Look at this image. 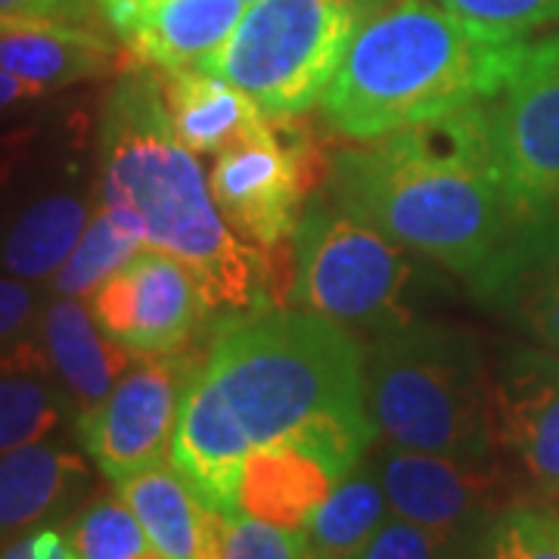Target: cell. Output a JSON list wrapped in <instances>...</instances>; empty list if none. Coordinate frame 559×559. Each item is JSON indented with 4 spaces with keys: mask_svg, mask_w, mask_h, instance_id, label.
Returning a JSON list of instances; mask_svg holds the SVG:
<instances>
[{
    "mask_svg": "<svg viewBox=\"0 0 559 559\" xmlns=\"http://www.w3.org/2000/svg\"><path fill=\"white\" fill-rule=\"evenodd\" d=\"M97 200L143 246L178 259L212 314H252L277 301L286 267L224 221L197 153L171 128L162 75L146 66L121 75L103 109Z\"/></svg>",
    "mask_w": 559,
    "mask_h": 559,
    "instance_id": "obj_1",
    "label": "cell"
},
{
    "mask_svg": "<svg viewBox=\"0 0 559 559\" xmlns=\"http://www.w3.org/2000/svg\"><path fill=\"white\" fill-rule=\"evenodd\" d=\"M330 200L407 252L466 277L498 259L522 227L485 103L340 153Z\"/></svg>",
    "mask_w": 559,
    "mask_h": 559,
    "instance_id": "obj_2",
    "label": "cell"
},
{
    "mask_svg": "<svg viewBox=\"0 0 559 559\" xmlns=\"http://www.w3.org/2000/svg\"><path fill=\"white\" fill-rule=\"evenodd\" d=\"M205 373L252 448L286 444L348 476L380 436L367 411V352L336 320L267 308L227 320Z\"/></svg>",
    "mask_w": 559,
    "mask_h": 559,
    "instance_id": "obj_3",
    "label": "cell"
},
{
    "mask_svg": "<svg viewBox=\"0 0 559 559\" xmlns=\"http://www.w3.org/2000/svg\"><path fill=\"white\" fill-rule=\"evenodd\" d=\"M522 50V38L488 32L439 0H382L330 81L320 119L358 143L444 119L495 100Z\"/></svg>",
    "mask_w": 559,
    "mask_h": 559,
    "instance_id": "obj_4",
    "label": "cell"
},
{
    "mask_svg": "<svg viewBox=\"0 0 559 559\" xmlns=\"http://www.w3.org/2000/svg\"><path fill=\"white\" fill-rule=\"evenodd\" d=\"M367 411L389 444L498 457L491 370L466 326L407 320L380 333L367 352Z\"/></svg>",
    "mask_w": 559,
    "mask_h": 559,
    "instance_id": "obj_5",
    "label": "cell"
},
{
    "mask_svg": "<svg viewBox=\"0 0 559 559\" xmlns=\"http://www.w3.org/2000/svg\"><path fill=\"white\" fill-rule=\"evenodd\" d=\"M380 0H255L202 69L237 84L267 121L320 106L330 81Z\"/></svg>",
    "mask_w": 559,
    "mask_h": 559,
    "instance_id": "obj_6",
    "label": "cell"
},
{
    "mask_svg": "<svg viewBox=\"0 0 559 559\" xmlns=\"http://www.w3.org/2000/svg\"><path fill=\"white\" fill-rule=\"evenodd\" d=\"M407 249L389 240L340 202H311L296 227V267L289 301L377 336L407 323L414 264Z\"/></svg>",
    "mask_w": 559,
    "mask_h": 559,
    "instance_id": "obj_7",
    "label": "cell"
},
{
    "mask_svg": "<svg viewBox=\"0 0 559 559\" xmlns=\"http://www.w3.org/2000/svg\"><path fill=\"white\" fill-rule=\"evenodd\" d=\"M485 116L522 224L559 218V32L525 44Z\"/></svg>",
    "mask_w": 559,
    "mask_h": 559,
    "instance_id": "obj_8",
    "label": "cell"
},
{
    "mask_svg": "<svg viewBox=\"0 0 559 559\" xmlns=\"http://www.w3.org/2000/svg\"><path fill=\"white\" fill-rule=\"evenodd\" d=\"M271 121L259 134L218 153L212 197L234 234L259 249H280L296 237L301 202L323 175V156L308 131L293 121Z\"/></svg>",
    "mask_w": 559,
    "mask_h": 559,
    "instance_id": "obj_9",
    "label": "cell"
},
{
    "mask_svg": "<svg viewBox=\"0 0 559 559\" xmlns=\"http://www.w3.org/2000/svg\"><path fill=\"white\" fill-rule=\"evenodd\" d=\"M200 367L187 352L140 355L94 411L79 414L81 441L112 485L168 463L180 399Z\"/></svg>",
    "mask_w": 559,
    "mask_h": 559,
    "instance_id": "obj_10",
    "label": "cell"
},
{
    "mask_svg": "<svg viewBox=\"0 0 559 559\" xmlns=\"http://www.w3.org/2000/svg\"><path fill=\"white\" fill-rule=\"evenodd\" d=\"M392 513L444 540L488 535L510 503V479L498 457L460 460L389 444L373 460Z\"/></svg>",
    "mask_w": 559,
    "mask_h": 559,
    "instance_id": "obj_11",
    "label": "cell"
},
{
    "mask_svg": "<svg viewBox=\"0 0 559 559\" xmlns=\"http://www.w3.org/2000/svg\"><path fill=\"white\" fill-rule=\"evenodd\" d=\"M87 308L103 333L134 355H178L212 314L197 277L153 246L103 280Z\"/></svg>",
    "mask_w": 559,
    "mask_h": 559,
    "instance_id": "obj_12",
    "label": "cell"
},
{
    "mask_svg": "<svg viewBox=\"0 0 559 559\" xmlns=\"http://www.w3.org/2000/svg\"><path fill=\"white\" fill-rule=\"evenodd\" d=\"M498 451L540 498H559V355L516 348L491 373Z\"/></svg>",
    "mask_w": 559,
    "mask_h": 559,
    "instance_id": "obj_13",
    "label": "cell"
},
{
    "mask_svg": "<svg viewBox=\"0 0 559 559\" xmlns=\"http://www.w3.org/2000/svg\"><path fill=\"white\" fill-rule=\"evenodd\" d=\"M134 66L178 72L202 69L234 35L246 0H121L103 3Z\"/></svg>",
    "mask_w": 559,
    "mask_h": 559,
    "instance_id": "obj_14",
    "label": "cell"
},
{
    "mask_svg": "<svg viewBox=\"0 0 559 559\" xmlns=\"http://www.w3.org/2000/svg\"><path fill=\"white\" fill-rule=\"evenodd\" d=\"M252 451V441L202 364L183 389L168 463L193 485L209 510L230 516L240 513L242 473Z\"/></svg>",
    "mask_w": 559,
    "mask_h": 559,
    "instance_id": "obj_15",
    "label": "cell"
},
{
    "mask_svg": "<svg viewBox=\"0 0 559 559\" xmlns=\"http://www.w3.org/2000/svg\"><path fill=\"white\" fill-rule=\"evenodd\" d=\"M479 299L559 355V218L522 224L473 277Z\"/></svg>",
    "mask_w": 559,
    "mask_h": 559,
    "instance_id": "obj_16",
    "label": "cell"
},
{
    "mask_svg": "<svg viewBox=\"0 0 559 559\" xmlns=\"http://www.w3.org/2000/svg\"><path fill=\"white\" fill-rule=\"evenodd\" d=\"M162 559H221V513L209 510L171 463L116 485Z\"/></svg>",
    "mask_w": 559,
    "mask_h": 559,
    "instance_id": "obj_17",
    "label": "cell"
},
{
    "mask_svg": "<svg viewBox=\"0 0 559 559\" xmlns=\"http://www.w3.org/2000/svg\"><path fill=\"white\" fill-rule=\"evenodd\" d=\"M40 342L62 385L79 401V414L94 411L140 358L109 340L81 299L62 296L40 314Z\"/></svg>",
    "mask_w": 559,
    "mask_h": 559,
    "instance_id": "obj_18",
    "label": "cell"
},
{
    "mask_svg": "<svg viewBox=\"0 0 559 559\" xmlns=\"http://www.w3.org/2000/svg\"><path fill=\"white\" fill-rule=\"evenodd\" d=\"M162 94L175 134L197 156H218L267 124L249 94L205 69L162 72Z\"/></svg>",
    "mask_w": 559,
    "mask_h": 559,
    "instance_id": "obj_19",
    "label": "cell"
},
{
    "mask_svg": "<svg viewBox=\"0 0 559 559\" xmlns=\"http://www.w3.org/2000/svg\"><path fill=\"white\" fill-rule=\"evenodd\" d=\"M116 62V47L81 22L35 20L0 35V69L53 94L79 81L100 79Z\"/></svg>",
    "mask_w": 559,
    "mask_h": 559,
    "instance_id": "obj_20",
    "label": "cell"
},
{
    "mask_svg": "<svg viewBox=\"0 0 559 559\" xmlns=\"http://www.w3.org/2000/svg\"><path fill=\"white\" fill-rule=\"evenodd\" d=\"M87 466L79 454L35 441L0 457V535L32 528L79 498Z\"/></svg>",
    "mask_w": 559,
    "mask_h": 559,
    "instance_id": "obj_21",
    "label": "cell"
},
{
    "mask_svg": "<svg viewBox=\"0 0 559 559\" xmlns=\"http://www.w3.org/2000/svg\"><path fill=\"white\" fill-rule=\"evenodd\" d=\"M336 481L340 479L320 460L299 448H286V444L255 448L242 473L240 510L249 516L301 532Z\"/></svg>",
    "mask_w": 559,
    "mask_h": 559,
    "instance_id": "obj_22",
    "label": "cell"
},
{
    "mask_svg": "<svg viewBox=\"0 0 559 559\" xmlns=\"http://www.w3.org/2000/svg\"><path fill=\"white\" fill-rule=\"evenodd\" d=\"M87 221V202L72 193L28 202L0 237V264L22 280L53 277L79 246Z\"/></svg>",
    "mask_w": 559,
    "mask_h": 559,
    "instance_id": "obj_23",
    "label": "cell"
},
{
    "mask_svg": "<svg viewBox=\"0 0 559 559\" xmlns=\"http://www.w3.org/2000/svg\"><path fill=\"white\" fill-rule=\"evenodd\" d=\"M389 516L392 507L380 476L360 460L348 476L330 488L301 532L314 559H355Z\"/></svg>",
    "mask_w": 559,
    "mask_h": 559,
    "instance_id": "obj_24",
    "label": "cell"
},
{
    "mask_svg": "<svg viewBox=\"0 0 559 559\" xmlns=\"http://www.w3.org/2000/svg\"><path fill=\"white\" fill-rule=\"evenodd\" d=\"M140 249L143 242L131 230H124L109 212L97 209L87 221L79 246L72 249V255L53 274V289L62 299H91V293L103 280L112 277Z\"/></svg>",
    "mask_w": 559,
    "mask_h": 559,
    "instance_id": "obj_25",
    "label": "cell"
},
{
    "mask_svg": "<svg viewBox=\"0 0 559 559\" xmlns=\"http://www.w3.org/2000/svg\"><path fill=\"white\" fill-rule=\"evenodd\" d=\"M44 373H0V457L44 441L62 417V401Z\"/></svg>",
    "mask_w": 559,
    "mask_h": 559,
    "instance_id": "obj_26",
    "label": "cell"
},
{
    "mask_svg": "<svg viewBox=\"0 0 559 559\" xmlns=\"http://www.w3.org/2000/svg\"><path fill=\"white\" fill-rule=\"evenodd\" d=\"M66 540L79 559H138L153 550L138 516L121 498H103L81 510L69 522Z\"/></svg>",
    "mask_w": 559,
    "mask_h": 559,
    "instance_id": "obj_27",
    "label": "cell"
},
{
    "mask_svg": "<svg viewBox=\"0 0 559 559\" xmlns=\"http://www.w3.org/2000/svg\"><path fill=\"white\" fill-rule=\"evenodd\" d=\"M495 559H559V516L554 510L513 503L488 528Z\"/></svg>",
    "mask_w": 559,
    "mask_h": 559,
    "instance_id": "obj_28",
    "label": "cell"
},
{
    "mask_svg": "<svg viewBox=\"0 0 559 559\" xmlns=\"http://www.w3.org/2000/svg\"><path fill=\"white\" fill-rule=\"evenodd\" d=\"M35 308V293L25 283L0 277V373H44L50 367L47 352L25 336Z\"/></svg>",
    "mask_w": 559,
    "mask_h": 559,
    "instance_id": "obj_29",
    "label": "cell"
},
{
    "mask_svg": "<svg viewBox=\"0 0 559 559\" xmlns=\"http://www.w3.org/2000/svg\"><path fill=\"white\" fill-rule=\"evenodd\" d=\"M221 559H314L305 532L249 513L221 516Z\"/></svg>",
    "mask_w": 559,
    "mask_h": 559,
    "instance_id": "obj_30",
    "label": "cell"
},
{
    "mask_svg": "<svg viewBox=\"0 0 559 559\" xmlns=\"http://www.w3.org/2000/svg\"><path fill=\"white\" fill-rule=\"evenodd\" d=\"M451 13L507 38L559 25V0H439Z\"/></svg>",
    "mask_w": 559,
    "mask_h": 559,
    "instance_id": "obj_31",
    "label": "cell"
},
{
    "mask_svg": "<svg viewBox=\"0 0 559 559\" xmlns=\"http://www.w3.org/2000/svg\"><path fill=\"white\" fill-rule=\"evenodd\" d=\"M448 550L451 540L392 513L355 559H444Z\"/></svg>",
    "mask_w": 559,
    "mask_h": 559,
    "instance_id": "obj_32",
    "label": "cell"
},
{
    "mask_svg": "<svg viewBox=\"0 0 559 559\" xmlns=\"http://www.w3.org/2000/svg\"><path fill=\"white\" fill-rule=\"evenodd\" d=\"M100 0H0V13L7 16H38V20L84 22L94 16Z\"/></svg>",
    "mask_w": 559,
    "mask_h": 559,
    "instance_id": "obj_33",
    "label": "cell"
},
{
    "mask_svg": "<svg viewBox=\"0 0 559 559\" xmlns=\"http://www.w3.org/2000/svg\"><path fill=\"white\" fill-rule=\"evenodd\" d=\"M0 559H79L72 554L69 540L57 528H38L25 538L13 540Z\"/></svg>",
    "mask_w": 559,
    "mask_h": 559,
    "instance_id": "obj_34",
    "label": "cell"
},
{
    "mask_svg": "<svg viewBox=\"0 0 559 559\" xmlns=\"http://www.w3.org/2000/svg\"><path fill=\"white\" fill-rule=\"evenodd\" d=\"M44 97V91L35 87V84H28V81L16 79L13 72H7V69H0V112L3 109H10V106H16V103H28V100H38Z\"/></svg>",
    "mask_w": 559,
    "mask_h": 559,
    "instance_id": "obj_35",
    "label": "cell"
},
{
    "mask_svg": "<svg viewBox=\"0 0 559 559\" xmlns=\"http://www.w3.org/2000/svg\"><path fill=\"white\" fill-rule=\"evenodd\" d=\"M444 559H495L488 554V535L469 540H454Z\"/></svg>",
    "mask_w": 559,
    "mask_h": 559,
    "instance_id": "obj_36",
    "label": "cell"
},
{
    "mask_svg": "<svg viewBox=\"0 0 559 559\" xmlns=\"http://www.w3.org/2000/svg\"><path fill=\"white\" fill-rule=\"evenodd\" d=\"M38 16H7V13H0V35H7V32H16V28H25L28 22H35Z\"/></svg>",
    "mask_w": 559,
    "mask_h": 559,
    "instance_id": "obj_37",
    "label": "cell"
},
{
    "mask_svg": "<svg viewBox=\"0 0 559 559\" xmlns=\"http://www.w3.org/2000/svg\"><path fill=\"white\" fill-rule=\"evenodd\" d=\"M138 559H162V557L156 554V550H146V554H143V557H138Z\"/></svg>",
    "mask_w": 559,
    "mask_h": 559,
    "instance_id": "obj_38",
    "label": "cell"
},
{
    "mask_svg": "<svg viewBox=\"0 0 559 559\" xmlns=\"http://www.w3.org/2000/svg\"><path fill=\"white\" fill-rule=\"evenodd\" d=\"M103 3H121V0H100V7Z\"/></svg>",
    "mask_w": 559,
    "mask_h": 559,
    "instance_id": "obj_39",
    "label": "cell"
},
{
    "mask_svg": "<svg viewBox=\"0 0 559 559\" xmlns=\"http://www.w3.org/2000/svg\"><path fill=\"white\" fill-rule=\"evenodd\" d=\"M246 3H255V0H246Z\"/></svg>",
    "mask_w": 559,
    "mask_h": 559,
    "instance_id": "obj_40",
    "label": "cell"
},
{
    "mask_svg": "<svg viewBox=\"0 0 559 559\" xmlns=\"http://www.w3.org/2000/svg\"><path fill=\"white\" fill-rule=\"evenodd\" d=\"M380 3H382V0H380Z\"/></svg>",
    "mask_w": 559,
    "mask_h": 559,
    "instance_id": "obj_41",
    "label": "cell"
}]
</instances>
